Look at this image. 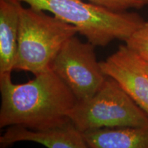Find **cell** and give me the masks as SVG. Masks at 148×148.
<instances>
[{
    "label": "cell",
    "instance_id": "1",
    "mask_svg": "<svg viewBox=\"0 0 148 148\" xmlns=\"http://www.w3.org/2000/svg\"><path fill=\"white\" fill-rule=\"evenodd\" d=\"M10 74L0 75L1 128L16 125L42 130L70 121L77 100L51 68L23 84L12 82Z\"/></svg>",
    "mask_w": 148,
    "mask_h": 148
},
{
    "label": "cell",
    "instance_id": "2",
    "mask_svg": "<svg viewBox=\"0 0 148 148\" xmlns=\"http://www.w3.org/2000/svg\"><path fill=\"white\" fill-rule=\"evenodd\" d=\"M77 27L78 33L95 47H105L114 40H124L145 21L138 13L114 12L85 0H15Z\"/></svg>",
    "mask_w": 148,
    "mask_h": 148
},
{
    "label": "cell",
    "instance_id": "3",
    "mask_svg": "<svg viewBox=\"0 0 148 148\" xmlns=\"http://www.w3.org/2000/svg\"><path fill=\"white\" fill-rule=\"evenodd\" d=\"M78 33L77 27L45 11L19 5L18 49L14 70L34 75L50 68L66 40Z\"/></svg>",
    "mask_w": 148,
    "mask_h": 148
},
{
    "label": "cell",
    "instance_id": "4",
    "mask_svg": "<svg viewBox=\"0 0 148 148\" xmlns=\"http://www.w3.org/2000/svg\"><path fill=\"white\" fill-rule=\"evenodd\" d=\"M69 118L82 133L104 127L148 125V114L109 76L95 95L77 101Z\"/></svg>",
    "mask_w": 148,
    "mask_h": 148
},
{
    "label": "cell",
    "instance_id": "5",
    "mask_svg": "<svg viewBox=\"0 0 148 148\" xmlns=\"http://www.w3.org/2000/svg\"><path fill=\"white\" fill-rule=\"evenodd\" d=\"M95 47L90 42H83L73 36L64 42L51 63V69L77 101L95 95L107 77L97 60Z\"/></svg>",
    "mask_w": 148,
    "mask_h": 148
},
{
    "label": "cell",
    "instance_id": "6",
    "mask_svg": "<svg viewBox=\"0 0 148 148\" xmlns=\"http://www.w3.org/2000/svg\"><path fill=\"white\" fill-rule=\"evenodd\" d=\"M100 65L103 73L115 79L148 114V74L144 61L126 45H121L115 52L100 62Z\"/></svg>",
    "mask_w": 148,
    "mask_h": 148
},
{
    "label": "cell",
    "instance_id": "7",
    "mask_svg": "<svg viewBox=\"0 0 148 148\" xmlns=\"http://www.w3.org/2000/svg\"><path fill=\"white\" fill-rule=\"evenodd\" d=\"M19 141H32L49 148H88L82 132L71 121L61 126L42 130L10 125L0 136V147H7Z\"/></svg>",
    "mask_w": 148,
    "mask_h": 148
},
{
    "label": "cell",
    "instance_id": "8",
    "mask_svg": "<svg viewBox=\"0 0 148 148\" xmlns=\"http://www.w3.org/2000/svg\"><path fill=\"white\" fill-rule=\"evenodd\" d=\"M20 3L0 0V75L11 73L16 64Z\"/></svg>",
    "mask_w": 148,
    "mask_h": 148
},
{
    "label": "cell",
    "instance_id": "9",
    "mask_svg": "<svg viewBox=\"0 0 148 148\" xmlns=\"http://www.w3.org/2000/svg\"><path fill=\"white\" fill-rule=\"evenodd\" d=\"M82 134L89 148H148V125L104 127Z\"/></svg>",
    "mask_w": 148,
    "mask_h": 148
},
{
    "label": "cell",
    "instance_id": "10",
    "mask_svg": "<svg viewBox=\"0 0 148 148\" xmlns=\"http://www.w3.org/2000/svg\"><path fill=\"white\" fill-rule=\"evenodd\" d=\"M125 45L145 62H148V21L144 22L125 41Z\"/></svg>",
    "mask_w": 148,
    "mask_h": 148
},
{
    "label": "cell",
    "instance_id": "11",
    "mask_svg": "<svg viewBox=\"0 0 148 148\" xmlns=\"http://www.w3.org/2000/svg\"><path fill=\"white\" fill-rule=\"evenodd\" d=\"M114 12H125L129 9H140L148 5V0H85Z\"/></svg>",
    "mask_w": 148,
    "mask_h": 148
},
{
    "label": "cell",
    "instance_id": "12",
    "mask_svg": "<svg viewBox=\"0 0 148 148\" xmlns=\"http://www.w3.org/2000/svg\"><path fill=\"white\" fill-rule=\"evenodd\" d=\"M144 63H145V71H146V72H147V74H148V62H145V61H144Z\"/></svg>",
    "mask_w": 148,
    "mask_h": 148
}]
</instances>
